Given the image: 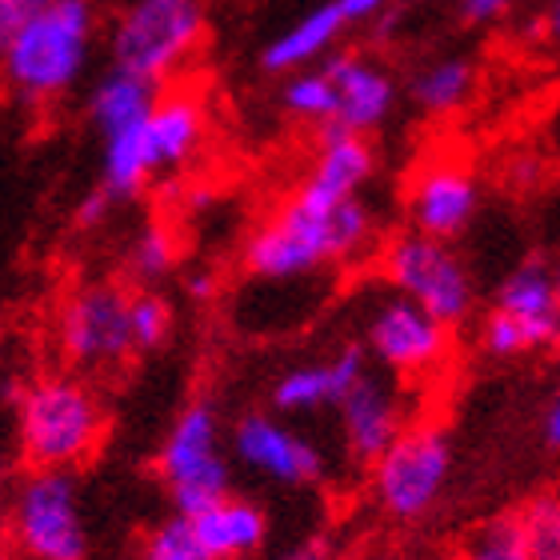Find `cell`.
Listing matches in <instances>:
<instances>
[{"mask_svg":"<svg viewBox=\"0 0 560 560\" xmlns=\"http://www.w3.org/2000/svg\"><path fill=\"white\" fill-rule=\"evenodd\" d=\"M376 221L364 197L325 200L296 188L245 245V269L257 280H304L373 245Z\"/></svg>","mask_w":560,"mask_h":560,"instance_id":"obj_1","label":"cell"},{"mask_svg":"<svg viewBox=\"0 0 560 560\" xmlns=\"http://www.w3.org/2000/svg\"><path fill=\"white\" fill-rule=\"evenodd\" d=\"M96 40L93 0L36 12L0 52V89L24 108H48L72 93Z\"/></svg>","mask_w":560,"mask_h":560,"instance_id":"obj_2","label":"cell"},{"mask_svg":"<svg viewBox=\"0 0 560 560\" xmlns=\"http://www.w3.org/2000/svg\"><path fill=\"white\" fill-rule=\"evenodd\" d=\"M108 412L81 376H40L16 397V441L36 472H72L105 444Z\"/></svg>","mask_w":560,"mask_h":560,"instance_id":"obj_3","label":"cell"},{"mask_svg":"<svg viewBox=\"0 0 560 560\" xmlns=\"http://www.w3.org/2000/svg\"><path fill=\"white\" fill-rule=\"evenodd\" d=\"M209 129L205 101L192 89H168L137 129H125L105 140V192L108 197H137L152 176L176 173L192 161Z\"/></svg>","mask_w":560,"mask_h":560,"instance_id":"obj_4","label":"cell"},{"mask_svg":"<svg viewBox=\"0 0 560 560\" xmlns=\"http://www.w3.org/2000/svg\"><path fill=\"white\" fill-rule=\"evenodd\" d=\"M205 36V0H129L108 33V57L113 69L161 89L197 57Z\"/></svg>","mask_w":560,"mask_h":560,"instance_id":"obj_5","label":"cell"},{"mask_svg":"<svg viewBox=\"0 0 560 560\" xmlns=\"http://www.w3.org/2000/svg\"><path fill=\"white\" fill-rule=\"evenodd\" d=\"M381 272H385L388 289L405 301L420 304L444 328L465 325L477 308L472 269L448 241H432V236H420L412 229L393 236L381 253Z\"/></svg>","mask_w":560,"mask_h":560,"instance_id":"obj_6","label":"cell"},{"mask_svg":"<svg viewBox=\"0 0 560 560\" xmlns=\"http://www.w3.org/2000/svg\"><path fill=\"white\" fill-rule=\"evenodd\" d=\"M453 441L441 424H405L397 441L373 460V497L381 513L412 525L429 516L448 489Z\"/></svg>","mask_w":560,"mask_h":560,"instance_id":"obj_7","label":"cell"},{"mask_svg":"<svg viewBox=\"0 0 560 560\" xmlns=\"http://www.w3.org/2000/svg\"><path fill=\"white\" fill-rule=\"evenodd\" d=\"M9 528L16 549L28 560H84L89 528H84L81 492L72 472H28L12 492Z\"/></svg>","mask_w":560,"mask_h":560,"instance_id":"obj_8","label":"cell"},{"mask_svg":"<svg viewBox=\"0 0 560 560\" xmlns=\"http://www.w3.org/2000/svg\"><path fill=\"white\" fill-rule=\"evenodd\" d=\"M161 477L173 492L176 516H197L200 509L229 497V465L221 453V420L217 409L197 400L173 420L161 444Z\"/></svg>","mask_w":560,"mask_h":560,"instance_id":"obj_9","label":"cell"},{"mask_svg":"<svg viewBox=\"0 0 560 560\" xmlns=\"http://www.w3.org/2000/svg\"><path fill=\"white\" fill-rule=\"evenodd\" d=\"M125 284H81L57 313V349L81 373H108L132 357Z\"/></svg>","mask_w":560,"mask_h":560,"instance_id":"obj_10","label":"cell"},{"mask_svg":"<svg viewBox=\"0 0 560 560\" xmlns=\"http://www.w3.org/2000/svg\"><path fill=\"white\" fill-rule=\"evenodd\" d=\"M369 352L397 376H432L453 357V328L432 320L420 304L388 292L364 320Z\"/></svg>","mask_w":560,"mask_h":560,"instance_id":"obj_11","label":"cell"},{"mask_svg":"<svg viewBox=\"0 0 560 560\" xmlns=\"http://www.w3.org/2000/svg\"><path fill=\"white\" fill-rule=\"evenodd\" d=\"M409 224L412 233L448 241L468 233V224L477 221L480 209V185L468 173V164L444 156V161L420 164L409 185Z\"/></svg>","mask_w":560,"mask_h":560,"instance_id":"obj_12","label":"cell"},{"mask_svg":"<svg viewBox=\"0 0 560 560\" xmlns=\"http://www.w3.org/2000/svg\"><path fill=\"white\" fill-rule=\"evenodd\" d=\"M388 4L393 0H325L313 12H304L301 21H292L284 33L272 36L260 52V65L265 72H280V77L308 69L313 60L328 57L337 48V40L352 24L376 21L381 12H388Z\"/></svg>","mask_w":560,"mask_h":560,"instance_id":"obj_13","label":"cell"},{"mask_svg":"<svg viewBox=\"0 0 560 560\" xmlns=\"http://www.w3.org/2000/svg\"><path fill=\"white\" fill-rule=\"evenodd\" d=\"M337 96V113H332V129L352 132V137H369L388 120L397 108V81L385 65L361 52H328L320 65Z\"/></svg>","mask_w":560,"mask_h":560,"instance_id":"obj_14","label":"cell"},{"mask_svg":"<svg viewBox=\"0 0 560 560\" xmlns=\"http://www.w3.org/2000/svg\"><path fill=\"white\" fill-rule=\"evenodd\" d=\"M233 453L241 456V465L280 485H313L325 472L320 448L265 412H248L245 420H236Z\"/></svg>","mask_w":560,"mask_h":560,"instance_id":"obj_15","label":"cell"},{"mask_svg":"<svg viewBox=\"0 0 560 560\" xmlns=\"http://www.w3.org/2000/svg\"><path fill=\"white\" fill-rule=\"evenodd\" d=\"M337 409H340L345 448H349L352 460H364V465H373L376 456L385 453L388 444L405 432V420H409L405 393L388 376H373V373H364L345 393V400H340Z\"/></svg>","mask_w":560,"mask_h":560,"instance_id":"obj_16","label":"cell"},{"mask_svg":"<svg viewBox=\"0 0 560 560\" xmlns=\"http://www.w3.org/2000/svg\"><path fill=\"white\" fill-rule=\"evenodd\" d=\"M497 313L509 316L521 337H525L528 352H540L557 345L560 337V284L557 269L545 257L521 260L497 289Z\"/></svg>","mask_w":560,"mask_h":560,"instance_id":"obj_17","label":"cell"},{"mask_svg":"<svg viewBox=\"0 0 560 560\" xmlns=\"http://www.w3.org/2000/svg\"><path fill=\"white\" fill-rule=\"evenodd\" d=\"M369 373L364 349H340L325 361L296 364L289 373H280V381L272 385V405L280 412H316L328 405H340L361 376Z\"/></svg>","mask_w":560,"mask_h":560,"instance_id":"obj_18","label":"cell"},{"mask_svg":"<svg viewBox=\"0 0 560 560\" xmlns=\"http://www.w3.org/2000/svg\"><path fill=\"white\" fill-rule=\"evenodd\" d=\"M373 168L376 152L369 144V137H352V132L325 125L320 140H316L313 164H308V173H304V180L296 188L325 200H349L361 197V188L373 180Z\"/></svg>","mask_w":560,"mask_h":560,"instance_id":"obj_19","label":"cell"},{"mask_svg":"<svg viewBox=\"0 0 560 560\" xmlns=\"http://www.w3.org/2000/svg\"><path fill=\"white\" fill-rule=\"evenodd\" d=\"M188 525L197 533L200 549L209 552V560H245L269 537L265 509L241 501V497H221L217 504L200 509L197 516H188Z\"/></svg>","mask_w":560,"mask_h":560,"instance_id":"obj_20","label":"cell"},{"mask_svg":"<svg viewBox=\"0 0 560 560\" xmlns=\"http://www.w3.org/2000/svg\"><path fill=\"white\" fill-rule=\"evenodd\" d=\"M161 89L140 77H129L120 69H108L89 93V125L96 129V137L108 140L125 129H137L140 120L149 117L156 105Z\"/></svg>","mask_w":560,"mask_h":560,"instance_id":"obj_21","label":"cell"},{"mask_svg":"<svg viewBox=\"0 0 560 560\" xmlns=\"http://www.w3.org/2000/svg\"><path fill=\"white\" fill-rule=\"evenodd\" d=\"M477 93V69L468 57H436L417 69L409 84L412 105L429 117H453Z\"/></svg>","mask_w":560,"mask_h":560,"instance_id":"obj_22","label":"cell"},{"mask_svg":"<svg viewBox=\"0 0 560 560\" xmlns=\"http://www.w3.org/2000/svg\"><path fill=\"white\" fill-rule=\"evenodd\" d=\"M280 105L292 120H304V125H316L325 129L332 125V113H337V96H332V84H328L325 69H301L284 77V89H280Z\"/></svg>","mask_w":560,"mask_h":560,"instance_id":"obj_23","label":"cell"},{"mask_svg":"<svg viewBox=\"0 0 560 560\" xmlns=\"http://www.w3.org/2000/svg\"><path fill=\"white\" fill-rule=\"evenodd\" d=\"M456 560H528V540L521 513H501L485 521L472 537L460 545Z\"/></svg>","mask_w":560,"mask_h":560,"instance_id":"obj_24","label":"cell"},{"mask_svg":"<svg viewBox=\"0 0 560 560\" xmlns=\"http://www.w3.org/2000/svg\"><path fill=\"white\" fill-rule=\"evenodd\" d=\"M173 332V308L164 301L161 292L140 289L129 296V337H132V352H152L161 349L164 340Z\"/></svg>","mask_w":560,"mask_h":560,"instance_id":"obj_25","label":"cell"},{"mask_svg":"<svg viewBox=\"0 0 560 560\" xmlns=\"http://www.w3.org/2000/svg\"><path fill=\"white\" fill-rule=\"evenodd\" d=\"M528 560H560V501L552 492H540L521 509Z\"/></svg>","mask_w":560,"mask_h":560,"instance_id":"obj_26","label":"cell"},{"mask_svg":"<svg viewBox=\"0 0 560 560\" xmlns=\"http://www.w3.org/2000/svg\"><path fill=\"white\" fill-rule=\"evenodd\" d=\"M176 265V241L173 233L164 229V224H149V229H140L137 241L129 248V272L144 284L152 280H164L173 272Z\"/></svg>","mask_w":560,"mask_h":560,"instance_id":"obj_27","label":"cell"},{"mask_svg":"<svg viewBox=\"0 0 560 560\" xmlns=\"http://www.w3.org/2000/svg\"><path fill=\"white\" fill-rule=\"evenodd\" d=\"M140 560H209V552L200 549L188 516H168L164 525H156L149 533L144 549H140Z\"/></svg>","mask_w":560,"mask_h":560,"instance_id":"obj_28","label":"cell"},{"mask_svg":"<svg viewBox=\"0 0 560 560\" xmlns=\"http://www.w3.org/2000/svg\"><path fill=\"white\" fill-rule=\"evenodd\" d=\"M516 0H456V12L465 24H497L513 12Z\"/></svg>","mask_w":560,"mask_h":560,"instance_id":"obj_29","label":"cell"},{"mask_svg":"<svg viewBox=\"0 0 560 560\" xmlns=\"http://www.w3.org/2000/svg\"><path fill=\"white\" fill-rule=\"evenodd\" d=\"M108 205H113V197H108L105 188H96V192H89V197L77 205V221H81L84 229H89V224H101L105 221Z\"/></svg>","mask_w":560,"mask_h":560,"instance_id":"obj_30","label":"cell"},{"mask_svg":"<svg viewBox=\"0 0 560 560\" xmlns=\"http://www.w3.org/2000/svg\"><path fill=\"white\" fill-rule=\"evenodd\" d=\"M540 436H545V448H557V444H560V400L557 397L545 405V417H540Z\"/></svg>","mask_w":560,"mask_h":560,"instance_id":"obj_31","label":"cell"},{"mask_svg":"<svg viewBox=\"0 0 560 560\" xmlns=\"http://www.w3.org/2000/svg\"><path fill=\"white\" fill-rule=\"evenodd\" d=\"M289 560H328V540H320V537L304 540V545H296V549L289 552Z\"/></svg>","mask_w":560,"mask_h":560,"instance_id":"obj_32","label":"cell"},{"mask_svg":"<svg viewBox=\"0 0 560 560\" xmlns=\"http://www.w3.org/2000/svg\"><path fill=\"white\" fill-rule=\"evenodd\" d=\"M188 292H192L197 301H209L212 292H217V284H212L209 272H192V277H188Z\"/></svg>","mask_w":560,"mask_h":560,"instance_id":"obj_33","label":"cell"},{"mask_svg":"<svg viewBox=\"0 0 560 560\" xmlns=\"http://www.w3.org/2000/svg\"><path fill=\"white\" fill-rule=\"evenodd\" d=\"M40 9H57V4H72V0H36Z\"/></svg>","mask_w":560,"mask_h":560,"instance_id":"obj_34","label":"cell"},{"mask_svg":"<svg viewBox=\"0 0 560 560\" xmlns=\"http://www.w3.org/2000/svg\"><path fill=\"white\" fill-rule=\"evenodd\" d=\"M420 560H448V557H420Z\"/></svg>","mask_w":560,"mask_h":560,"instance_id":"obj_35","label":"cell"},{"mask_svg":"<svg viewBox=\"0 0 560 560\" xmlns=\"http://www.w3.org/2000/svg\"><path fill=\"white\" fill-rule=\"evenodd\" d=\"M0 560H4V557H0Z\"/></svg>","mask_w":560,"mask_h":560,"instance_id":"obj_36","label":"cell"}]
</instances>
